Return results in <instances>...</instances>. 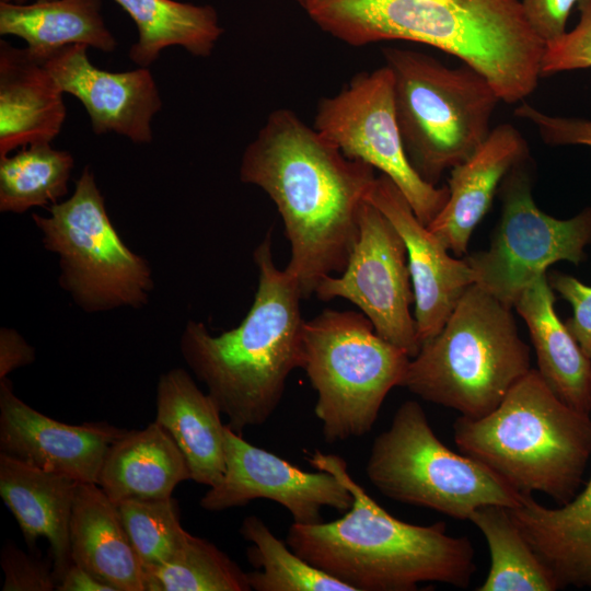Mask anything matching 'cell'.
<instances>
[{
	"label": "cell",
	"instance_id": "cell-1",
	"mask_svg": "<svg viewBox=\"0 0 591 591\" xmlns=\"http://www.w3.org/2000/svg\"><path fill=\"white\" fill-rule=\"evenodd\" d=\"M374 167L347 158L293 111H273L246 147L240 179L263 189L282 219L291 256L285 268L303 299L341 273L359 235L361 204Z\"/></svg>",
	"mask_w": 591,
	"mask_h": 591
},
{
	"label": "cell",
	"instance_id": "cell-2",
	"mask_svg": "<svg viewBox=\"0 0 591 591\" xmlns=\"http://www.w3.org/2000/svg\"><path fill=\"white\" fill-rule=\"evenodd\" d=\"M305 11L351 46L408 40L453 55L485 76L506 103L523 101L541 77L544 43L520 0H314Z\"/></svg>",
	"mask_w": 591,
	"mask_h": 591
},
{
	"label": "cell",
	"instance_id": "cell-3",
	"mask_svg": "<svg viewBox=\"0 0 591 591\" xmlns=\"http://www.w3.org/2000/svg\"><path fill=\"white\" fill-rule=\"evenodd\" d=\"M308 461L335 475L354 501L335 521L290 525L286 543L301 558L356 591H414L421 582L470 584L476 565L466 536L448 534L442 521L416 525L391 515L336 454L315 451Z\"/></svg>",
	"mask_w": 591,
	"mask_h": 591
},
{
	"label": "cell",
	"instance_id": "cell-4",
	"mask_svg": "<svg viewBox=\"0 0 591 591\" xmlns=\"http://www.w3.org/2000/svg\"><path fill=\"white\" fill-rule=\"evenodd\" d=\"M253 259L257 290L239 326L212 336L204 323L190 320L179 340L185 362L206 384L227 426L241 436L269 419L289 374L303 363V296L296 278L274 263L271 231Z\"/></svg>",
	"mask_w": 591,
	"mask_h": 591
},
{
	"label": "cell",
	"instance_id": "cell-5",
	"mask_svg": "<svg viewBox=\"0 0 591 591\" xmlns=\"http://www.w3.org/2000/svg\"><path fill=\"white\" fill-rule=\"evenodd\" d=\"M462 454L523 494L544 493L564 505L581 484L591 455V418L564 403L531 369L480 418L453 424Z\"/></svg>",
	"mask_w": 591,
	"mask_h": 591
},
{
	"label": "cell",
	"instance_id": "cell-6",
	"mask_svg": "<svg viewBox=\"0 0 591 591\" xmlns=\"http://www.w3.org/2000/svg\"><path fill=\"white\" fill-rule=\"evenodd\" d=\"M511 308L471 285L441 331L410 358L401 386L468 418L491 413L531 370Z\"/></svg>",
	"mask_w": 591,
	"mask_h": 591
},
{
	"label": "cell",
	"instance_id": "cell-7",
	"mask_svg": "<svg viewBox=\"0 0 591 591\" xmlns=\"http://www.w3.org/2000/svg\"><path fill=\"white\" fill-rule=\"evenodd\" d=\"M396 119L407 159L427 183L471 158L487 139L501 101L485 76L466 63L450 68L424 53L386 48Z\"/></svg>",
	"mask_w": 591,
	"mask_h": 591
},
{
	"label": "cell",
	"instance_id": "cell-8",
	"mask_svg": "<svg viewBox=\"0 0 591 591\" xmlns=\"http://www.w3.org/2000/svg\"><path fill=\"white\" fill-rule=\"evenodd\" d=\"M409 361L363 313L325 309L305 321L302 369L317 394L314 413L324 440L371 431L386 395L402 385Z\"/></svg>",
	"mask_w": 591,
	"mask_h": 591
},
{
	"label": "cell",
	"instance_id": "cell-9",
	"mask_svg": "<svg viewBox=\"0 0 591 591\" xmlns=\"http://www.w3.org/2000/svg\"><path fill=\"white\" fill-rule=\"evenodd\" d=\"M366 473L387 498L459 520L484 505L514 508L523 497L482 463L444 445L415 401L404 402L374 439Z\"/></svg>",
	"mask_w": 591,
	"mask_h": 591
},
{
	"label": "cell",
	"instance_id": "cell-10",
	"mask_svg": "<svg viewBox=\"0 0 591 591\" xmlns=\"http://www.w3.org/2000/svg\"><path fill=\"white\" fill-rule=\"evenodd\" d=\"M33 213L45 248L57 254L59 282L85 312L140 308L153 289L148 262L120 239L105 208L90 166L76 181L73 194Z\"/></svg>",
	"mask_w": 591,
	"mask_h": 591
},
{
	"label": "cell",
	"instance_id": "cell-11",
	"mask_svg": "<svg viewBox=\"0 0 591 591\" xmlns=\"http://www.w3.org/2000/svg\"><path fill=\"white\" fill-rule=\"evenodd\" d=\"M532 184L529 155L501 182V218L489 248L465 258L475 283L511 309L554 263L584 262L591 243V207L570 219H556L536 206Z\"/></svg>",
	"mask_w": 591,
	"mask_h": 591
},
{
	"label": "cell",
	"instance_id": "cell-12",
	"mask_svg": "<svg viewBox=\"0 0 591 591\" xmlns=\"http://www.w3.org/2000/svg\"><path fill=\"white\" fill-rule=\"evenodd\" d=\"M314 128L347 158L390 177L422 224L445 205L448 186L425 182L407 159L396 119L394 78L386 65L355 76L338 94L322 99Z\"/></svg>",
	"mask_w": 591,
	"mask_h": 591
},
{
	"label": "cell",
	"instance_id": "cell-13",
	"mask_svg": "<svg viewBox=\"0 0 591 591\" xmlns=\"http://www.w3.org/2000/svg\"><path fill=\"white\" fill-rule=\"evenodd\" d=\"M359 235L339 277L326 276L314 294L323 301L344 298L356 304L385 340L414 358L421 344L410 305L415 294L404 241L391 221L364 200Z\"/></svg>",
	"mask_w": 591,
	"mask_h": 591
},
{
	"label": "cell",
	"instance_id": "cell-14",
	"mask_svg": "<svg viewBox=\"0 0 591 591\" xmlns=\"http://www.w3.org/2000/svg\"><path fill=\"white\" fill-rule=\"evenodd\" d=\"M225 472L219 484L209 487L200 507L222 511L243 507L255 499H268L286 508L296 523L322 522L328 507L348 511L354 498L332 473L305 472L278 455L246 442L225 424Z\"/></svg>",
	"mask_w": 591,
	"mask_h": 591
},
{
	"label": "cell",
	"instance_id": "cell-15",
	"mask_svg": "<svg viewBox=\"0 0 591 591\" xmlns=\"http://www.w3.org/2000/svg\"><path fill=\"white\" fill-rule=\"evenodd\" d=\"M127 430L106 422L68 425L20 399L11 382L0 380V450L78 483L99 482L111 445Z\"/></svg>",
	"mask_w": 591,
	"mask_h": 591
},
{
	"label": "cell",
	"instance_id": "cell-16",
	"mask_svg": "<svg viewBox=\"0 0 591 591\" xmlns=\"http://www.w3.org/2000/svg\"><path fill=\"white\" fill-rule=\"evenodd\" d=\"M366 200L391 221L406 246L415 294L414 317L422 345L441 331L465 290L475 283L473 270L465 259L449 255L386 175L376 176Z\"/></svg>",
	"mask_w": 591,
	"mask_h": 591
},
{
	"label": "cell",
	"instance_id": "cell-17",
	"mask_svg": "<svg viewBox=\"0 0 591 591\" xmlns=\"http://www.w3.org/2000/svg\"><path fill=\"white\" fill-rule=\"evenodd\" d=\"M40 61L62 92L84 106L95 135L116 132L135 143L152 141L151 120L162 100L148 68L124 72L99 69L83 45L62 47Z\"/></svg>",
	"mask_w": 591,
	"mask_h": 591
},
{
	"label": "cell",
	"instance_id": "cell-18",
	"mask_svg": "<svg viewBox=\"0 0 591 591\" xmlns=\"http://www.w3.org/2000/svg\"><path fill=\"white\" fill-rule=\"evenodd\" d=\"M528 157V143L513 125L493 128L471 158L451 169L448 200L427 228L449 251L465 254L505 176Z\"/></svg>",
	"mask_w": 591,
	"mask_h": 591
},
{
	"label": "cell",
	"instance_id": "cell-19",
	"mask_svg": "<svg viewBox=\"0 0 591 591\" xmlns=\"http://www.w3.org/2000/svg\"><path fill=\"white\" fill-rule=\"evenodd\" d=\"M62 90L30 50L0 40V157L19 147L50 143L67 109Z\"/></svg>",
	"mask_w": 591,
	"mask_h": 591
},
{
	"label": "cell",
	"instance_id": "cell-20",
	"mask_svg": "<svg viewBox=\"0 0 591 591\" xmlns=\"http://www.w3.org/2000/svg\"><path fill=\"white\" fill-rule=\"evenodd\" d=\"M78 482L0 452V495L28 547L39 537L50 544L58 582L70 565V520Z\"/></svg>",
	"mask_w": 591,
	"mask_h": 591
},
{
	"label": "cell",
	"instance_id": "cell-21",
	"mask_svg": "<svg viewBox=\"0 0 591 591\" xmlns=\"http://www.w3.org/2000/svg\"><path fill=\"white\" fill-rule=\"evenodd\" d=\"M221 410L182 368L160 376L155 422L173 438L186 459L192 480L212 487L225 472Z\"/></svg>",
	"mask_w": 591,
	"mask_h": 591
},
{
	"label": "cell",
	"instance_id": "cell-22",
	"mask_svg": "<svg viewBox=\"0 0 591 591\" xmlns=\"http://www.w3.org/2000/svg\"><path fill=\"white\" fill-rule=\"evenodd\" d=\"M72 563L114 591H144L143 568L116 503L95 483H78L70 520Z\"/></svg>",
	"mask_w": 591,
	"mask_h": 591
},
{
	"label": "cell",
	"instance_id": "cell-23",
	"mask_svg": "<svg viewBox=\"0 0 591 591\" xmlns=\"http://www.w3.org/2000/svg\"><path fill=\"white\" fill-rule=\"evenodd\" d=\"M555 294L546 274L537 277L514 304L533 343L537 371L570 407L591 412V361L555 311Z\"/></svg>",
	"mask_w": 591,
	"mask_h": 591
},
{
	"label": "cell",
	"instance_id": "cell-24",
	"mask_svg": "<svg viewBox=\"0 0 591 591\" xmlns=\"http://www.w3.org/2000/svg\"><path fill=\"white\" fill-rule=\"evenodd\" d=\"M192 479L182 451L155 421L130 430L115 441L104 460L97 485L114 502L125 499H164Z\"/></svg>",
	"mask_w": 591,
	"mask_h": 591
},
{
	"label": "cell",
	"instance_id": "cell-25",
	"mask_svg": "<svg viewBox=\"0 0 591 591\" xmlns=\"http://www.w3.org/2000/svg\"><path fill=\"white\" fill-rule=\"evenodd\" d=\"M508 509L561 587L591 589V478L580 494L558 508L523 494L520 505Z\"/></svg>",
	"mask_w": 591,
	"mask_h": 591
},
{
	"label": "cell",
	"instance_id": "cell-26",
	"mask_svg": "<svg viewBox=\"0 0 591 591\" xmlns=\"http://www.w3.org/2000/svg\"><path fill=\"white\" fill-rule=\"evenodd\" d=\"M0 34L20 37L37 59L70 45L109 53L117 46L102 14V0L0 1Z\"/></svg>",
	"mask_w": 591,
	"mask_h": 591
},
{
	"label": "cell",
	"instance_id": "cell-27",
	"mask_svg": "<svg viewBox=\"0 0 591 591\" xmlns=\"http://www.w3.org/2000/svg\"><path fill=\"white\" fill-rule=\"evenodd\" d=\"M132 19L138 39L130 60L148 68L170 46H181L196 57H208L223 33L217 11L208 4L175 0H114Z\"/></svg>",
	"mask_w": 591,
	"mask_h": 591
},
{
	"label": "cell",
	"instance_id": "cell-28",
	"mask_svg": "<svg viewBox=\"0 0 591 591\" xmlns=\"http://www.w3.org/2000/svg\"><path fill=\"white\" fill-rule=\"evenodd\" d=\"M468 520L484 534L490 553L488 575L477 591H555L561 588L508 508L484 505L475 509Z\"/></svg>",
	"mask_w": 591,
	"mask_h": 591
},
{
	"label": "cell",
	"instance_id": "cell-29",
	"mask_svg": "<svg viewBox=\"0 0 591 591\" xmlns=\"http://www.w3.org/2000/svg\"><path fill=\"white\" fill-rule=\"evenodd\" d=\"M74 165L72 155L50 143L24 147L0 157V211L22 213L51 206L68 192Z\"/></svg>",
	"mask_w": 591,
	"mask_h": 591
},
{
	"label": "cell",
	"instance_id": "cell-30",
	"mask_svg": "<svg viewBox=\"0 0 591 591\" xmlns=\"http://www.w3.org/2000/svg\"><path fill=\"white\" fill-rule=\"evenodd\" d=\"M241 535L253 545L247 548L248 563L257 570L247 573L256 591H356L349 584L314 567L287 543L276 537L265 522L246 517Z\"/></svg>",
	"mask_w": 591,
	"mask_h": 591
},
{
	"label": "cell",
	"instance_id": "cell-31",
	"mask_svg": "<svg viewBox=\"0 0 591 591\" xmlns=\"http://www.w3.org/2000/svg\"><path fill=\"white\" fill-rule=\"evenodd\" d=\"M144 591H248L247 573L212 543L190 534L167 563L143 568Z\"/></svg>",
	"mask_w": 591,
	"mask_h": 591
},
{
	"label": "cell",
	"instance_id": "cell-32",
	"mask_svg": "<svg viewBox=\"0 0 591 591\" xmlns=\"http://www.w3.org/2000/svg\"><path fill=\"white\" fill-rule=\"evenodd\" d=\"M115 503L142 568L167 563L190 536L181 525L172 497L125 499Z\"/></svg>",
	"mask_w": 591,
	"mask_h": 591
},
{
	"label": "cell",
	"instance_id": "cell-33",
	"mask_svg": "<svg viewBox=\"0 0 591 591\" xmlns=\"http://www.w3.org/2000/svg\"><path fill=\"white\" fill-rule=\"evenodd\" d=\"M578 24L559 38L544 45L541 77L591 68V0H579Z\"/></svg>",
	"mask_w": 591,
	"mask_h": 591
},
{
	"label": "cell",
	"instance_id": "cell-34",
	"mask_svg": "<svg viewBox=\"0 0 591 591\" xmlns=\"http://www.w3.org/2000/svg\"><path fill=\"white\" fill-rule=\"evenodd\" d=\"M4 573L3 591H51L57 587L54 568L25 554L13 543H7L1 552Z\"/></svg>",
	"mask_w": 591,
	"mask_h": 591
},
{
	"label": "cell",
	"instance_id": "cell-35",
	"mask_svg": "<svg viewBox=\"0 0 591 591\" xmlns=\"http://www.w3.org/2000/svg\"><path fill=\"white\" fill-rule=\"evenodd\" d=\"M548 283L572 306V316L565 325L583 354L591 361V286L559 271L546 273Z\"/></svg>",
	"mask_w": 591,
	"mask_h": 591
},
{
	"label": "cell",
	"instance_id": "cell-36",
	"mask_svg": "<svg viewBox=\"0 0 591 591\" xmlns=\"http://www.w3.org/2000/svg\"><path fill=\"white\" fill-rule=\"evenodd\" d=\"M514 115L534 125L542 140L549 146L591 147V120L548 115L524 102L514 109Z\"/></svg>",
	"mask_w": 591,
	"mask_h": 591
},
{
	"label": "cell",
	"instance_id": "cell-37",
	"mask_svg": "<svg viewBox=\"0 0 591 591\" xmlns=\"http://www.w3.org/2000/svg\"><path fill=\"white\" fill-rule=\"evenodd\" d=\"M579 0H520L525 19L544 43L563 36L572 7Z\"/></svg>",
	"mask_w": 591,
	"mask_h": 591
},
{
	"label": "cell",
	"instance_id": "cell-38",
	"mask_svg": "<svg viewBox=\"0 0 591 591\" xmlns=\"http://www.w3.org/2000/svg\"><path fill=\"white\" fill-rule=\"evenodd\" d=\"M35 358L34 349L13 329L2 328L0 334V380Z\"/></svg>",
	"mask_w": 591,
	"mask_h": 591
},
{
	"label": "cell",
	"instance_id": "cell-39",
	"mask_svg": "<svg viewBox=\"0 0 591 591\" xmlns=\"http://www.w3.org/2000/svg\"><path fill=\"white\" fill-rule=\"evenodd\" d=\"M58 591H114V589L97 579L81 566L72 563L58 582Z\"/></svg>",
	"mask_w": 591,
	"mask_h": 591
},
{
	"label": "cell",
	"instance_id": "cell-40",
	"mask_svg": "<svg viewBox=\"0 0 591 591\" xmlns=\"http://www.w3.org/2000/svg\"><path fill=\"white\" fill-rule=\"evenodd\" d=\"M300 4L304 10L314 1V0H292Z\"/></svg>",
	"mask_w": 591,
	"mask_h": 591
},
{
	"label": "cell",
	"instance_id": "cell-41",
	"mask_svg": "<svg viewBox=\"0 0 591 591\" xmlns=\"http://www.w3.org/2000/svg\"><path fill=\"white\" fill-rule=\"evenodd\" d=\"M0 1H4V2H13V3H24V2H26L27 0H0Z\"/></svg>",
	"mask_w": 591,
	"mask_h": 591
}]
</instances>
